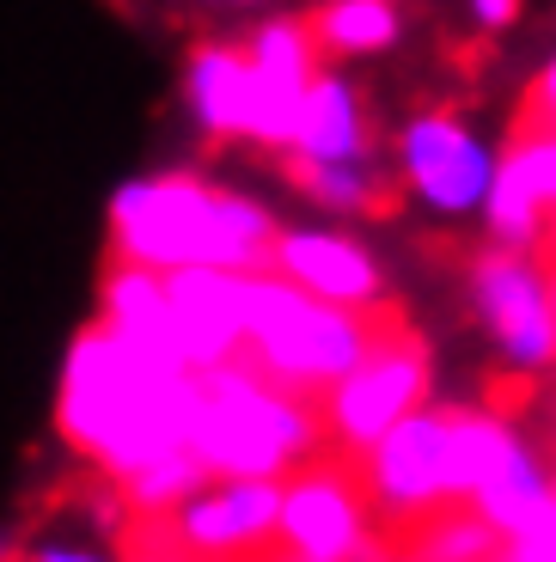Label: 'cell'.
<instances>
[{"label": "cell", "mask_w": 556, "mask_h": 562, "mask_svg": "<svg viewBox=\"0 0 556 562\" xmlns=\"http://www.w3.org/2000/svg\"><path fill=\"white\" fill-rule=\"evenodd\" d=\"M544 281H551V306H556V257H551V276H544Z\"/></svg>", "instance_id": "obj_26"}, {"label": "cell", "mask_w": 556, "mask_h": 562, "mask_svg": "<svg viewBox=\"0 0 556 562\" xmlns=\"http://www.w3.org/2000/svg\"><path fill=\"white\" fill-rule=\"evenodd\" d=\"M422 404H429V349H422V337L403 324V312H391L379 342L367 349V361L355 367L319 409H324L331 447L348 452V459H362V452H374L398 422L416 416Z\"/></svg>", "instance_id": "obj_7"}, {"label": "cell", "mask_w": 556, "mask_h": 562, "mask_svg": "<svg viewBox=\"0 0 556 562\" xmlns=\"http://www.w3.org/2000/svg\"><path fill=\"white\" fill-rule=\"evenodd\" d=\"M386 562H429V557H410V550H391Z\"/></svg>", "instance_id": "obj_25"}, {"label": "cell", "mask_w": 556, "mask_h": 562, "mask_svg": "<svg viewBox=\"0 0 556 562\" xmlns=\"http://www.w3.org/2000/svg\"><path fill=\"white\" fill-rule=\"evenodd\" d=\"M367 477L348 452H319L281 477V526L276 544L300 562H386L391 544L367 526Z\"/></svg>", "instance_id": "obj_5"}, {"label": "cell", "mask_w": 556, "mask_h": 562, "mask_svg": "<svg viewBox=\"0 0 556 562\" xmlns=\"http://www.w3.org/2000/svg\"><path fill=\"white\" fill-rule=\"evenodd\" d=\"M471 507L483 514L489 526H496L501 538H520V532H532V526H544L556 514V483L538 471V459H532V452H520V459L508 464V471H501V477L489 483Z\"/></svg>", "instance_id": "obj_17"}, {"label": "cell", "mask_w": 556, "mask_h": 562, "mask_svg": "<svg viewBox=\"0 0 556 562\" xmlns=\"http://www.w3.org/2000/svg\"><path fill=\"white\" fill-rule=\"evenodd\" d=\"M221 7H233V0H221Z\"/></svg>", "instance_id": "obj_27"}, {"label": "cell", "mask_w": 556, "mask_h": 562, "mask_svg": "<svg viewBox=\"0 0 556 562\" xmlns=\"http://www.w3.org/2000/svg\"><path fill=\"white\" fill-rule=\"evenodd\" d=\"M276 221L251 196H233L221 183H202L190 171L129 178L111 196V257L141 269H269Z\"/></svg>", "instance_id": "obj_2"}, {"label": "cell", "mask_w": 556, "mask_h": 562, "mask_svg": "<svg viewBox=\"0 0 556 562\" xmlns=\"http://www.w3.org/2000/svg\"><path fill=\"white\" fill-rule=\"evenodd\" d=\"M403 178L429 209L441 214H465L477 202H489V183H496V166H489L483 140L471 135L453 116H416L403 128Z\"/></svg>", "instance_id": "obj_10"}, {"label": "cell", "mask_w": 556, "mask_h": 562, "mask_svg": "<svg viewBox=\"0 0 556 562\" xmlns=\"http://www.w3.org/2000/svg\"><path fill=\"white\" fill-rule=\"evenodd\" d=\"M391 550H410V557H429V562H496L501 532L471 502H441L429 514H416L410 526H398Z\"/></svg>", "instance_id": "obj_16"}, {"label": "cell", "mask_w": 556, "mask_h": 562, "mask_svg": "<svg viewBox=\"0 0 556 562\" xmlns=\"http://www.w3.org/2000/svg\"><path fill=\"white\" fill-rule=\"evenodd\" d=\"M324 447V409L276 385L251 361L196 373L190 452L209 477H288Z\"/></svg>", "instance_id": "obj_3"}, {"label": "cell", "mask_w": 556, "mask_h": 562, "mask_svg": "<svg viewBox=\"0 0 556 562\" xmlns=\"http://www.w3.org/2000/svg\"><path fill=\"white\" fill-rule=\"evenodd\" d=\"M25 550H31V562H111L104 550H86V544H56V538H49V544H25Z\"/></svg>", "instance_id": "obj_23"}, {"label": "cell", "mask_w": 556, "mask_h": 562, "mask_svg": "<svg viewBox=\"0 0 556 562\" xmlns=\"http://www.w3.org/2000/svg\"><path fill=\"white\" fill-rule=\"evenodd\" d=\"M471 294L483 312L489 337L501 342V355L520 367H551L556 361V306H551V281L526 251H483L471 263Z\"/></svg>", "instance_id": "obj_9"}, {"label": "cell", "mask_w": 556, "mask_h": 562, "mask_svg": "<svg viewBox=\"0 0 556 562\" xmlns=\"http://www.w3.org/2000/svg\"><path fill=\"white\" fill-rule=\"evenodd\" d=\"M446 452H453V409H416L410 422H398L374 452H362V477L374 507L386 514V526H410L416 514L453 502L446 495Z\"/></svg>", "instance_id": "obj_8"}, {"label": "cell", "mask_w": 556, "mask_h": 562, "mask_svg": "<svg viewBox=\"0 0 556 562\" xmlns=\"http://www.w3.org/2000/svg\"><path fill=\"white\" fill-rule=\"evenodd\" d=\"M520 123H532V128H556V56H551V68H544L538 80H532Z\"/></svg>", "instance_id": "obj_22"}, {"label": "cell", "mask_w": 556, "mask_h": 562, "mask_svg": "<svg viewBox=\"0 0 556 562\" xmlns=\"http://www.w3.org/2000/svg\"><path fill=\"white\" fill-rule=\"evenodd\" d=\"M245 300H251V324H245V355L238 361H251L257 373H269L276 385L312 397V404H324L367 361V349L379 342V330L391 318V306H374V312L331 306V300L293 288L276 269H251Z\"/></svg>", "instance_id": "obj_4"}, {"label": "cell", "mask_w": 556, "mask_h": 562, "mask_svg": "<svg viewBox=\"0 0 556 562\" xmlns=\"http://www.w3.org/2000/svg\"><path fill=\"white\" fill-rule=\"evenodd\" d=\"M471 13L483 19L489 31H496V25H508V19L520 13V0H471Z\"/></svg>", "instance_id": "obj_24"}, {"label": "cell", "mask_w": 556, "mask_h": 562, "mask_svg": "<svg viewBox=\"0 0 556 562\" xmlns=\"http://www.w3.org/2000/svg\"><path fill=\"white\" fill-rule=\"evenodd\" d=\"M288 171H293V183L307 190L312 202H324V209H336V214H355V209H374V178H367V159L362 166H293L288 159Z\"/></svg>", "instance_id": "obj_19"}, {"label": "cell", "mask_w": 556, "mask_h": 562, "mask_svg": "<svg viewBox=\"0 0 556 562\" xmlns=\"http://www.w3.org/2000/svg\"><path fill=\"white\" fill-rule=\"evenodd\" d=\"M98 318L111 324L116 337H129L135 349L147 355H166V361H184V342H178V318H171V288L159 269H141V263H116L98 276Z\"/></svg>", "instance_id": "obj_13"}, {"label": "cell", "mask_w": 556, "mask_h": 562, "mask_svg": "<svg viewBox=\"0 0 556 562\" xmlns=\"http://www.w3.org/2000/svg\"><path fill=\"white\" fill-rule=\"evenodd\" d=\"M184 99H190V116L209 140H245L251 99H257L251 56L238 43H196L190 68H184Z\"/></svg>", "instance_id": "obj_14"}, {"label": "cell", "mask_w": 556, "mask_h": 562, "mask_svg": "<svg viewBox=\"0 0 556 562\" xmlns=\"http://www.w3.org/2000/svg\"><path fill=\"white\" fill-rule=\"evenodd\" d=\"M508 166L538 190L544 209H556V128H532L514 123V147H508Z\"/></svg>", "instance_id": "obj_20"}, {"label": "cell", "mask_w": 556, "mask_h": 562, "mask_svg": "<svg viewBox=\"0 0 556 562\" xmlns=\"http://www.w3.org/2000/svg\"><path fill=\"white\" fill-rule=\"evenodd\" d=\"M269 269L288 276L293 288L331 300V306H348V312L386 306L379 300V263L343 233H276Z\"/></svg>", "instance_id": "obj_12"}, {"label": "cell", "mask_w": 556, "mask_h": 562, "mask_svg": "<svg viewBox=\"0 0 556 562\" xmlns=\"http://www.w3.org/2000/svg\"><path fill=\"white\" fill-rule=\"evenodd\" d=\"M281 477H214L166 520H129V544L171 562H245L276 544Z\"/></svg>", "instance_id": "obj_6"}, {"label": "cell", "mask_w": 556, "mask_h": 562, "mask_svg": "<svg viewBox=\"0 0 556 562\" xmlns=\"http://www.w3.org/2000/svg\"><path fill=\"white\" fill-rule=\"evenodd\" d=\"M496 562H556V514L544 526H532V532L508 538V550Z\"/></svg>", "instance_id": "obj_21"}, {"label": "cell", "mask_w": 556, "mask_h": 562, "mask_svg": "<svg viewBox=\"0 0 556 562\" xmlns=\"http://www.w3.org/2000/svg\"><path fill=\"white\" fill-rule=\"evenodd\" d=\"M324 56H374L398 37V0H324L312 13Z\"/></svg>", "instance_id": "obj_18"}, {"label": "cell", "mask_w": 556, "mask_h": 562, "mask_svg": "<svg viewBox=\"0 0 556 562\" xmlns=\"http://www.w3.org/2000/svg\"><path fill=\"white\" fill-rule=\"evenodd\" d=\"M196 373L166 355L135 349L104 318H92L68 342L56 380V435L80 452L104 483H129L135 471L190 447Z\"/></svg>", "instance_id": "obj_1"}, {"label": "cell", "mask_w": 556, "mask_h": 562, "mask_svg": "<svg viewBox=\"0 0 556 562\" xmlns=\"http://www.w3.org/2000/svg\"><path fill=\"white\" fill-rule=\"evenodd\" d=\"M166 288H171V318H178L190 373H209V367H226L245 355L251 300L238 269H171Z\"/></svg>", "instance_id": "obj_11"}, {"label": "cell", "mask_w": 556, "mask_h": 562, "mask_svg": "<svg viewBox=\"0 0 556 562\" xmlns=\"http://www.w3.org/2000/svg\"><path fill=\"white\" fill-rule=\"evenodd\" d=\"M293 166H362L367 159V128H362V104L343 80L319 74L300 104V123H293L288 140Z\"/></svg>", "instance_id": "obj_15"}]
</instances>
